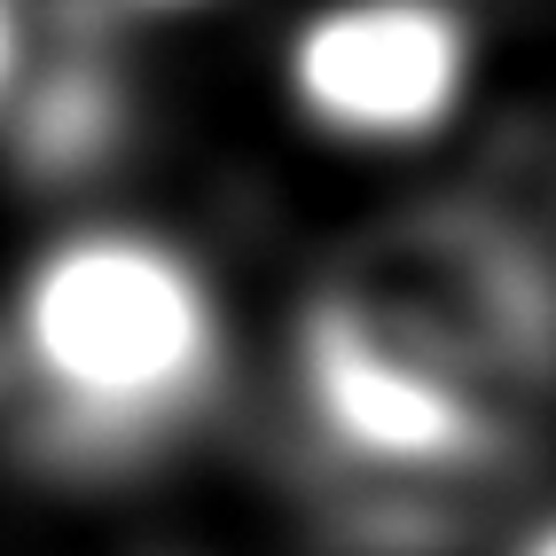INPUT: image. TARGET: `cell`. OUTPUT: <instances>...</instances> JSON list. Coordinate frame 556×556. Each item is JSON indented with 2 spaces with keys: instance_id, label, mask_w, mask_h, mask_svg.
<instances>
[{
  "instance_id": "1",
  "label": "cell",
  "mask_w": 556,
  "mask_h": 556,
  "mask_svg": "<svg viewBox=\"0 0 556 556\" xmlns=\"http://www.w3.org/2000/svg\"><path fill=\"white\" fill-rule=\"evenodd\" d=\"M282 377L329 470L478 494L556 439V251L502 204H400L290 306Z\"/></svg>"
},
{
  "instance_id": "2",
  "label": "cell",
  "mask_w": 556,
  "mask_h": 556,
  "mask_svg": "<svg viewBox=\"0 0 556 556\" xmlns=\"http://www.w3.org/2000/svg\"><path fill=\"white\" fill-rule=\"evenodd\" d=\"M9 353L55 439L87 455H141L212 400L228 321L204 267L165 236L79 228L24 267Z\"/></svg>"
},
{
  "instance_id": "4",
  "label": "cell",
  "mask_w": 556,
  "mask_h": 556,
  "mask_svg": "<svg viewBox=\"0 0 556 556\" xmlns=\"http://www.w3.org/2000/svg\"><path fill=\"white\" fill-rule=\"evenodd\" d=\"M548 556H556V548H548Z\"/></svg>"
},
{
  "instance_id": "3",
  "label": "cell",
  "mask_w": 556,
  "mask_h": 556,
  "mask_svg": "<svg viewBox=\"0 0 556 556\" xmlns=\"http://www.w3.org/2000/svg\"><path fill=\"white\" fill-rule=\"evenodd\" d=\"M299 87L329 126L407 134L463 94V48L447 16L416 9V0H377V9H353L329 31H314L299 55Z\"/></svg>"
}]
</instances>
